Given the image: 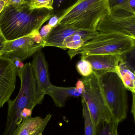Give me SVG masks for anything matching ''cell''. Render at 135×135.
<instances>
[{
  "label": "cell",
  "instance_id": "cell-14",
  "mask_svg": "<svg viewBox=\"0 0 135 135\" xmlns=\"http://www.w3.org/2000/svg\"><path fill=\"white\" fill-rule=\"evenodd\" d=\"M117 73L127 90L135 94V75L134 69L126 62L122 54V58L117 68Z\"/></svg>",
  "mask_w": 135,
  "mask_h": 135
},
{
  "label": "cell",
  "instance_id": "cell-24",
  "mask_svg": "<svg viewBox=\"0 0 135 135\" xmlns=\"http://www.w3.org/2000/svg\"><path fill=\"white\" fill-rule=\"evenodd\" d=\"M29 0H8L6 6L8 5H14V6H19L23 4H26L29 2Z\"/></svg>",
  "mask_w": 135,
  "mask_h": 135
},
{
  "label": "cell",
  "instance_id": "cell-28",
  "mask_svg": "<svg viewBox=\"0 0 135 135\" xmlns=\"http://www.w3.org/2000/svg\"><path fill=\"white\" fill-rule=\"evenodd\" d=\"M8 1V0H0V14L4 9Z\"/></svg>",
  "mask_w": 135,
  "mask_h": 135
},
{
  "label": "cell",
  "instance_id": "cell-18",
  "mask_svg": "<svg viewBox=\"0 0 135 135\" xmlns=\"http://www.w3.org/2000/svg\"><path fill=\"white\" fill-rule=\"evenodd\" d=\"M83 107V115L84 119L85 135H94L95 126L92 121L90 114L84 100L81 98Z\"/></svg>",
  "mask_w": 135,
  "mask_h": 135
},
{
  "label": "cell",
  "instance_id": "cell-19",
  "mask_svg": "<svg viewBox=\"0 0 135 135\" xmlns=\"http://www.w3.org/2000/svg\"><path fill=\"white\" fill-rule=\"evenodd\" d=\"M53 0H29L28 5L30 9L46 8L53 11Z\"/></svg>",
  "mask_w": 135,
  "mask_h": 135
},
{
  "label": "cell",
  "instance_id": "cell-13",
  "mask_svg": "<svg viewBox=\"0 0 135 135\" xmlns=\"http://www.w3.org/2000/svg\"><path fill=\"white\" fill-rule=\"evenodd\" d=\"M52 117L49 113L45 118L37 117L23 120L16 127L12 135H42Z\"/></svg>",
  "mask_w": 135,
  "mask_h": 135
},
{
  "label": "cell",
  "instance_id": "cell-3",
  "mask_svg": "<svg viewBox=\"0 0 135 135\" xmlns=\"http://www.w3.org/2000/svg\"><path fill=\"white\" fill-rule=\"evenodd\" d=\"M110 14L109 0H79L58 16L57 26L95 32L101 20Z\"/></svg>",
  "mask_w": 135,
  "mask_h": 135
},
{
  "label": "cell",
  "instance_id": "cell-2",
  "mask_svg": "<svg viewBox=\"0 0 135 135\" xmlns=\"http://www.w3.org/2000/svg\"><path fill=\"white\" fill-rule=\"evenodd\" d=\"M17 75L21 80V87L16 98L8 101L7 121L2 135H12L16 127L22 122L20 114L23 110L28 108L33 110L36 105L42 103L45 98L38 92L31 63L25 64L22 69L17 71Z\"/></svg>",
  "mask_w": 135,
  "mask_h": 135
},
{
  "label": "cell",
  "instance_id": "cell-21",
  "mask_svg": "<svg viewBox=\"0 0 135 135\" xmlns=\"http://www.w3.org/2000/svg\"><path fill=\"white\" fill-rule=\"evenodd\" d=\"M26 37L31 38L33 40V41L37 44L42 43L43 40L40 34L39 30H36L33 31L32 33L27 35Z\"/></svg>",
  "mask_w": 135,
  "mask_h": 135
},
{
  "label": "cell",
  "instance_id": "cell-4",
  "mask_svg": "<svg viewBox=\"0 0 135 135\" xmlns=\"http://www.w3.org/2000/svg\"><path fill=\"white\" fill-rule=\"evenodd\" d=\"M135 39L119 34L100 33L75 50H69L70 60L81 54V59L88 56L100 54L122 55L135 48Z\"/></svg>",
  "mask_w": 135,
  "mask_h": 135
},
{
  "label": "cell",
  "instance_id": "cell-16",
  "mask_svg": "<svg viewBox=\"0 0 135 135\" xmlns=\"http://www.w3.org/2000/svg\"><path fill=\"white\" fill-rule=\"evenodd\" d=\"M119 124L113 119L100 122L95 126L94 135H118Z\"/></svg>",
  "mask_w": 135,
  "mask_h": 135
},
{
  "label": "cell",
  "instance_id": "cell-20",
  "mask_svg": "<svg viewBox=\"0 0 135 135\" xmlns=\"http://www.w3.org/2000/svg\"><path fill=\"white\" fill-rule=\"evenodd\" d=\"M76 68L77 71L83 77L90 75L93 72L90 62L85 59H81L77 62Z\"/></svg>",
  "mask_w": 135,
  "mask_h": 135
},
{
  "label": "cell",
  "instance_id": "cell-12",
  "mask_svg": "<svg viewBox=\"0 0 135 135\" xmlns=\"http://www.w3.org/2000/svg\"><path fill=\"white\" fill-rule=\"evenodd\" d=\"M122 55L100 54L88 56L84 59L89 61L93 72L99 76L108 72L117 73Z\"/></svg>",
  "mask_w": 135,
  "mask_h": 135
},
{
  "label": "cell",
  "instance_id": "cell-11",
  "mask_svg": "<svg viewBox=\"0 0 135 135\" xmlns=\"http://www.w3.org/2000/svg\"><path fill=\"white\" fill-rule=\"evenodd\" d=\"M84 86L81 79L77 81L76 86L73 87H61L52 85L46 91V95L51 97L56 106L62 108L69 98L82 97Z\"/></svg>",
  "mask_w": 135,
  "mask_h": 135
},
{
  "label": "cell",
  "instance_id": "cell-6",
  "mask_svg": "<svg viewBox=\"0 0 135 135\" xmlns=\"http://www.w3.org/2000/svg\"><path fill=\"white\" fill-rule=\"evenodd\" d=\"M81 80L84 86L81 98L86 103L95 125L102 121L111 120L112 115L106 102L99 76L93 72L90 75L82 77Z\"/></svg>",
  "mask_w": 135,
  "mask_h": 135
},
{
  "label": "cell",
  "instance_id": "cell-5",
  "mask_svg": "<svg viewBox=\"0 0 135 135\" xmlns=\"http://www.w3.org/2000/svg\"><path fill=\"white\" fill-rule=\"evenodd\" d=\"M99 76L112 119L119 124L127 118V89L117 73H106Z\"/></svg>",
  "mask_w": 135,
  "mask_h": 135
},
{
  "label": "cell",
  "instance_id": "cell-30",
  "mask_svg": "<svg viewBox=\"0 0 135 135\" xmlns=\"http://www.w3.org/2000/svg\"></svg>",
  "mask_w": 135,
  "mask_h": 135
},
{
  "label": "cell",
  "instance_id": "cell-7",
  "mask_svg": "<svg viewBox=\"0 0 135 135\" xmlns=\"http://www.w3.org/2000/svg\"><path fill=\"white\" fill-rule=\"evenodd\" d=\"M42 48V43L37 44L28 37L21 38L4 42L0 56L9 59H16L23 62L33 56L39 49Z\"/></svg>",
  "mask_w": 135,
  "mask_h": 135
},
{
  "label": "cell",
  "instance_id": "cell-9",
  "mask_svg": "<svg viewBox=\"0 0 135 135\" xmlns=\"http://www.w3.org/2000/svg\"><path fill=\"white\" fill-rule=\"evenodd\" d=\"M97 31L104 33L119 34L135 39V16L121 18L109 14L101 20Z\"/></svg>",
  "mask_w": 135,
  "mask_h": 135
},
{
  "label": "cell",
  "instance_id": "cell-17",
  "mask_svg": "<svg viewBox=\"0 0 135 135\" xmlns=\"http://www.w3.org/2000/svg\"><path fill=\"white\" fill-rule=\"evenodd\" d=\"M86 42L84 40V37L83 34L80 33L74 34L64 40L62 44V49H78Z\"/></svg>",
  "mask_w": 135,
  "mask_h": 135
},
{
  "label": "cell",
  "instance_id": "cell-10",
  "mask_svg": "<svg viewBox=\"0 0 135 135\" xmlns=\"http://www.w3.org/2000/svg\"><path fill=\"white\" fill-rule=\"evenodd\" d=\"M31 64L37 82L38 92L45 97L46 89L52 84L50 79L48 64L42 48L38 50L33 55Z\"/></svg>",
  "mask_w": 135,
  "mask_h": 135
},
{
  "label": "cell",
  "instance_id": "cell-25",
  "mask_svg": "<svg viewBox=\"0 0 135 135\" xmlns=\"http://www.w3.org/2000/svg\"><path fill=\"white\" fill-rule=\"evenodd\" d=\"M58 20H59V18L58 16L56 15H54L49 20L48 24L50 25L52 28H54L57 26Z\"/></svg>",
  "mask_w": 135,
  "mask_h": 135
},
{
  "label": "cell",
  "instance_id": "cell-22",
  "mask_svg": "<svg viewBox=\"0 0 135 135\" xmlns=\"http://www.w3.org/2000/svg\"><path fill=\"white\" fill-rule=\"evenodd\" d=\"M32 112L33 110L30 108H25L23 110L20 114V119L21 121L23 120H26L28 118L32 117Z\"/></svg>",
  "mask_w": 135,
  "mask_h": 135
},
{
  "label": "cell",
  "instance_id": "cell-23",
  "mask_svg": "<svg viewBox=\"0 0 135 135\" xmlns=\"http://www.w3.org/2000/svg\"><path fill=\"white\" fill-rule=\"evenodd\" d=\"M52 28L49 24H47L44 26L41 29L40 32V34L42 38L43 41L47 37V36L51 32Z\"/></svg>",
  "mask_w": 135,
  "mask_h": 135
},
{
  "label": "cell",
  "instance_id": "cell-27",
  "mask_svg": "<svg viewBox=\"0 0 135 135\" xmlns=\"http://www.w3.org/2000/svg\"><path fill=\"white\" fill-rule=\"evenodd\" d=\"M6 41L2 35V34L0 32V55L1 54V52L3 49L4 46V42Z\"/></svg>",
  "mask_w": 135,
  "mask_h": 135
},
{
  "label": "cell",
  "instance_id": "cell-8",
  "mask_svg": "<svg viewBox=\"0 0 135 135\" xmlns=\"http://www.w3.org/2000/svg\"><path fill=\"white\" fill-rule=\"evenodd\" d=\"M17 70L9 58L0 56V109L10 99L15 89Z\"/></svg>",
  "mask_w": 135,
  "mask_h": 135
},
{
  "label": "cell",
  "instance_id": "cell-15",
  "mask_svg": "<svg viewBox=\"0 0 135 135\" xmlns=\"http://www.w3.org/2000/svg\"><path fill=\"white\" fill-rule=\"evenodd\" d=\"M110 15L116 17L127 18L135 16V0L109 1Z\"/></svg>",
  "mask_w": 135,
  "mask_h": 135
},
{
  "label": "cell",
  "instance_id": "cell-26",
  "mask_svg": "<svg viewBox=\"0 0 135 135\" xmlns=\"http://www.w3.org/2000/svg\"><path fill=\"white\" fill-rule=\"evenodd\" d=\"M11 60L14 63L17 71L19 69H22L24 67L25 64H24L22 61L16 59H11Z\"/></svg>",
  "mask_w": 135,
  "mask_h": 135
},
{
  "label": "cell",
  "instance_id": "cell-29",
  "mask_svg": "<svg viewBox=\"0 0 135 135\" xmlns=\"http://www.w3.org/2000/svg\"><path fill=\"white\" fill-rule=\"evenodd\" d=\"M133 95V104L132 107V113L133 114V117L135 118V94H132Z\"/></svg>",
  "mask_w": 135,
  "mask_h": 135
},
{
  "label": "cell",
  "instance_id": "cell-1",
  "mask_svg": "<svg viewBox=\"0 0 135 135\" xmlns=\"http://www.w3.org/2000/svg\"><path fill=\"white\" fill-rule=\"evenodd\" d=\"M54 15L53 11L46 8L30 9L28 3L6 6L0 14V32L7 41L25 37L39 30Z\"/></svg>",
  "mask_w": 135,
  "mask_h": 135
}]
</instances>
